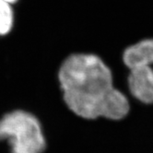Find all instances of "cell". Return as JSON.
<instances>
[{
    "label": "cell",
    "instance_id": "cell-1",
    "mask_svg": "<svg viewBox=\"0 0 153 153\" xmlns=\"http://www.w3.org/2000/svg\"><path fill=\"white\" fill-rule=\"evenodd\" d=\"M64 101L81 118L119 121L127 116L130 103L114 85L111 69L96 54L73 53L58 71Z\"/></svg>",
    "mask_w": 153,
    "mask_h": 153
},
{
    "label": "cell",
    "instance_id": "cell-2",
    "mask_svg": "<svg viewBox=\"0 0 153 153\" xmlns=\"http://www.w3.org/2000/svg\"><path fill=\"white\" fill-rule=\"evenodd\" d=\"M0 140H7L11 153H42L46 140L38 118L24 110H15L0 119Z\"/></svg>",
    "mask_w": 153,
    "mask_h": 153
},
{
    "label": "cell",
    "instance_id": "cell-3",
    "mask_svg": "<svg viewBox=\"0 0 153 153\" xmlns=\"http://www.w3.org/2000/svg\"><path fill=\"white\" fill-rule=\"evenodd\" d=\"M123 62L129 70L130 93L140 102L153 104V39L141 40L126 47Z\"/></svg>",
    "mask_w": 153,
    "mask_h": 153
},
{
    "label": "cell",
    "instance_id": "cell-4",
    "mask_svg": "<svg viewBox=\"0 0 153 153\" xmlns=\"http://www.w3.org/2000/svg\"><path fill=\"white\" fill-rule=\"evenodd\" d=\"M14 25V12L11 4L0 0V36L9 33Z\"/></svg>",
    "mask_w": 153,
    "mask_h": 153
},
{
    "label": "cell",
    "instance_id": "cell-5",
    "mask_svg": "<svg viewBox=\"0 0 153 153\" xmlns=\"http://www.w3.org/2000/svg\"><path fill=\"white\" fill-rule=\"evenodd\" d=\"M4 1H6V2H7V3H9V4H14V3H16V2H18V0H4Z\"/></svg>",
    "mask_w": 153,
    "mask_h": 153
}]
</instances>
